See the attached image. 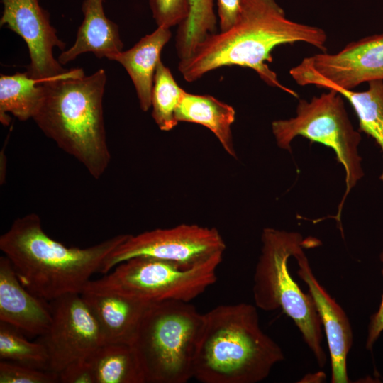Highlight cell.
<instances>
[{
    "mask_svg": "<svg viewBox=\"0 0 383 383\" xmlns=\"http://www.w3.org/2000/svg\"><path fill=\"white\" fill-rule=\"evenodd\" d=\"M380 260L383 263V250L379 255ZM383 274V269L382 270ZM383 331V294L381 304L378 311L374 313L368 326L367 338L366 341V348L371 350L381 333Z\"/></svg>",
    "mask_w": 383,
    "mask_h": 383,
    "instance_id": "29",
    "label": "cell"
},
{
    "mask_svg": "<svg viewBox=\"0 0 383 383\" xmlns=\"http://www.w3.org/2000/svg\"><path fill=\"white\" fill-rule=\"evenodd\" d=\"M241 0H217L220 31H226L236 22Z\"/></svg>",
    "mask_w": 383,
    "mask_h": 383,
    "instance_id": "28",
    "label": "cell"
},
{
    "mask_svg": "<svg viewBox=\"0 0 383 383\" xmlns=\"http://www.w3.org/2000/svg\"><path fill=\"white\" fill-rule=\"evenodd\" d=\"M178 122H189L209 128L218 138L224 150L236 157L231 126L235 118V109L210 95L184 92L175 111Z\"/></svg>",
    "mask_w": 383,
    "mask_h": 383,
    "instance_id": "18",
    "label": "cell"
},
{
    "mask_svg": "<svg viewBox=\"0 0 383 383\" xmlns=\"http://www.w3.org/2000/svg\"><path fill=\"white\" fill-rule=\"evenodd\" d=\"M23 333L0 321V358L20 365L48 370L49 356L45 345L28 340Z\"/></svg>",
    "mask_w": 383,
    "mask_h": 383,
    "instance_id": "24",
    "label": "cell"
},
{
    "mask_svg": "<svg viewBox=\"0 0 383 383\" xmlns=\"http://www.w3.org/2000/svg\"><path fill=\"white\" fill-rule=\"evenodd\" d=\"M297 274L306 284L324 329L330 353L332 383H348V354L352 348L353 331L349 319L336 301L315 277L304 250L294 256Z\"/></svg>",
    "mask_w": 383,
    "mask_h": 383,
    "instance_id": "13",
    "label": "cell"
},
{
    "mask_svg": "<svg viewBox=\"0 0 383 383\" xmlns=\"http://www.w3.org/2000/svg\"><path fill=\"white\" fill-rule=\"evenodd\" d=\"M216 33L213 0H190L187 18L179 26L175 47L179 60L189 57L208 35Z\"/></svg>",
    "mask_w": 383,
    "mask_h": 383,
    "instance_id": "22",
    "label": "cell"
},
{
    "mask_svg": "<svg viewBox=\"0 0 383 383\" xmlns=\"http://www.w3.org/2000/svg\"><path fill=\"white\" fill-rule=\"evenodd\" d=\"M326 89L335 90L348 101L358 118L359 130L372 137L383 154V80L368 82L363 91L333 86Z\"/></svg>",
    "mask_w": 383,
    "mask_h": 383,
    "instance_id": "21",
    "label": "cell"
},
{
    "mask_svg": "<svg viewBox=\"0 0 383 383\" xmlns=\"http://www.w3.org/2000/svg\"><path fill=\"white\" fill-rule=\"evenodd\" d=\"M127 236L117 235L84 248H69L49 236L38 215L32 213L13 221L0 237V250L21 284L51 301L67 294H81Z\"/></svg>",
    "mask_w": 383,
    "mask_h": 383,
    "instance_id": "2",
    "label": "cell"
},
{
    "mask_svg": "<svg viewBox=\"0 0 383 383\" xmlns=\"http://www.w3.org/2000/svg\"><path fill=\"white\" fill-rule=\"evenodd\" d=\"M106 72L85 76L82 69L67 70L42 84L44 95L33 119L64 152L98 179L111 161L104 114Z\"/></svg>",
    "mask_w": 383,
    "mask_h": 383,
    "instance_id": "3",
    "label": "cell"
},
{
    "mask_svg": "<svg viewBox=\"0 0 383 383\" xmlns=\"http://www.w3.org/2000/svg\"><path fill=\"white\" fill-rule=\"evenodd\" d=\"M96 383H145L134 348L128 344L106 343L89 357Z\"/></svg>",
    "mask_w": 383,
    "mask_h": 383,
    "instance_id": "20",
    "label": "cell"
},
{
    "mask_svg": "<svg viewBox=\"0 0 383 383\" xmlns=\"http://www.w3.org/2000/svg\"><path fill=\"white\" fill-rule=\"evenodd\" d=\"M172 37L170 28L158 26L143 37L133 47L113 55L109 60L118 62L126 69L135 87L140 107H151L154 75L161 52Z\"/></svg>",
    "mask_w": 383,
    "mask_h": 383,
    "instance_id": "17",
    "label": "cell"
},
{
    "mask_svg": "<svg viewBox=\"0 0 383 383\" xmlns=\"http://www.w3.org/2000/svg\"><path fill=\"white\" fill-rule=\"evenodd\" d=\"M289 74L299 85L323 89H354L365 82L383 80V33L350 42L335 53L305 57Z\"/></svg>",
    "mask_w": 383,
    "mask_h": 383,
    "instance_id": "10",
    "label": "cell"
},
{
    "mask_svg": "<svg viewBox=\"0 0 383 383\" xmlns=\"http://www.w3.org/2000/svg\"><path fill=\"white\" fill-rule=\"evenodd\" d=\"M184 91L160 60L155 70L151 96L152 116L160 130L169 131L177 125L175 111Z\"/></svg>",
    "mask_w": 383,
    "mask_h": 383,
    "instance_id": "23",
    "label": "cell"
},
{
    "mask_svg": "<svg viewBox=\"0 0 383 383\" xmlns=\"http://www.w3.org/2000/svg\"><path fill=\"white\" fill-rule=\"evenodd\" d=\"M102 331L105 344L131 345L148 303L113 293L82 292Z\"/></svg>",
    "mask_w": 383,
    "mask_h": 383,
    "instance_id": "15",
    "label": "cell"
},
{
    "mask_svg": "<svg viewBox=\"0 0 383 383\" xmlns=\"http://www.w3.org/2000/svg\"><path fill=\"white\" fill-rule=\"evenodd\" d=\"M326 41L323 29L288 19L275 0H241L235 24L226 31L208 35L189 57L179 60L178 70L184 80L193 82L222 67H248L269 86L299 98L268 67L272 52L281 45L302 42L325 52Z\"/></svg>",
    "mask_w": 383,
    "mask_h": 383,
    "instance_id": "1",
    "label": "cell"
},
{
    "mask_svg": "<svg viewBox=\"0 0 383 383\" xmlns=\"http://www.w3.org/2000/svg\"><path fill=\"white\" fill-rule=\"evenodd\" d=\"M57 372L37 369L18 363L0 362V383H57Z\"/></svg>",
    "mask_w": 383,
    "mask_h": 383,
    "instance_id": "25",
    "label": "cell"
},
{
    "mask_svg": "<svg viewBox=\"0 0 383 383\" xmlns=\"http://www.w3.org/2000/svg\"><path fill=\"white\" fill-rule=\"evenodd\" d=\"M344 97L329 89L310 101L299 99L296 116L272 123V130L280 148L291 152V143L296 136L331 148L345 172V192L335 218L340 221L341 211L348 194L364 176L362 158L358 154L361 135L348 117Z\"/></svg>",
    "mask_w": 383,
    "mask_h": 383,
    "instance_id": "8",
    "label": "cell"
},
{
    "mask_svg": "<svg viewBox=\"0 0 383 383\" xmlns=\"http://www.w3.org/2000/svg\"><path fill=\"white\" fill-rule=\"evenodd\" d=\"M3 13L0 26H6L26 43L30 62L27 67L28 75L34 79L48 80L64 74L67 70L53 57L52 50H65L56 30L50 23L49 13L39 4L38 0H1Z\"/></svg>",
    "mask_w": 383,
    "mask_h": 383,
    "instance_id": "12",
    "label": "cell"
},
{
    "mask_svg": "<svg viewBox=\"0 0 383 383\" xmlns=\"http://www.w3.org/2000/svg\"><path fill=\"white\" fill-rule=\"evenodd\" d=\"M104 0H84L82 4L84 20L79 26L74 43L58 57L61 65L74 60L81 54L91 52L98 58L109 59L123 51V44L118 26L106 18Z\"/></svg>",
    "mask_w": 383,
    "mask_h": 383,
    "instance_id": "16",
    "label": "cell"
},
{
    "mask_svg": "<svg viewBox=\"0 0 383 383\" xmlns=\"http://www.w3.org/2000/svg\"><path fill=\"white\" fill-rule=\"evenodd\" d=\"M284 359L279 345L262 330L255 305H219L204 313L193 378L202 383H257Z\"/></svg>",
    "mask_w": 383,
    "mask_h": 383,
    "instance_id": "4",
    "label": "cell"
},
{
    "mask_svg": "<svg viewBox=\"0 0 383 383\" xmlns=\"http://www.w3.org/2000/svg\"><path fill=\"white\" fill-rule=\"evenodd\" d=\"M43 82L30 77L26 71L0 75V121L3 125L8 126L11 121L8 113L22 121L33 118L44 95Z\"/></svg>",
    "mask_w": 383,
    "mask_h": 383,
    "instance_id": "19",
    "label": "cell"
},
{
    "mask_svg": "<svg viewBox=\"0 0 383 383\" xmlns=\"http://www.w3.org/2000/svg\"><path fill=\"white\" fill-rule=\"evenodd\" d=\"M58 374L61 383H96L94 372L88 357L70 363Z\"/></svg>",
    "mask_w": 383,
    "mask_h": 383,
    "instance_id": "27",
    "label": "cell"
},
{
    "mask_svg": "<svg viewBox=\"0 0 383 383\" xmlns=\"http://www.w3.org/2000/svg\"><path fill=\"white\" fill-rule=\"evenodd\" d=\"M204 321L189 302L168 300L148 304L131 344L145 383H186Z\"/></svg>",
    "mask_w": 383,
    "mask_h": 383,
    "instance_id": "6",
    "label": "cell"
},
{
    "mask_svg": "<svg viewBox=\"0 0 383 383\" xmlns=\"http://www.w3.org/2000/svg\"><path fill=\"white\" fill-rule=\"evenodd\" d=\"M261 253L253 277L255 305L265 311L282 309L292 319L320 367L327 361L322 346V323L313 297L305 294L291 276L289 260L318 240L304 239L298 232L264 228Z\"/></svg>",
    "mask_w": 383,
    "mask_h": 383,
    "instance_id": "5",
    "label": "cell"
},
{
    "mask_svg": "<svg viewBox=\"0 0 383 383\" xmlns=\"http://www.w3.org/2000/svg\"><path fill=\"white\" fill-rule=\"evenodd\" d=\"M149 4L157 27L170 28L187 18L190 0H149Z\"/></svg>",
    "mask_w": 383,
    "mask_h": 383,
    "instance_id": "26",
    "label": "cell"
},
{
    "mask_svg": "<svg viewBox=\"0 0 383 383\" xmlns=\"http://www.w3.org/2000/svg\"><path fill=\"white\" fill-rule=\"evenodd\" d=\"M222 257L184 268L177 264L137 257L115 266L104 277L91 279L82 292L113 293L148 304L168 300L190 302L213 285Z\"/></svg>",
    "mask_w": 383,
    "mask_h": 383,
    "instance_id": "7",
    "label": "cell"
},
{
    "mask_svg": "<svg viewBox=\"0 0 383 383\" xmlns=\"http://www.w3.org/2000/svg\"><path fill=\"white\" fill-rule=\"evenodd\" d=\"M0 321L31 335H44L52 322V306L20 282L10 260L0 257Z\"/></svg>",
    "mask_w": 383,
    "mask_h": 383,
    "instance_id": "14",
    "label": "cell"
},
{
    "mask_svg": "<svg viewBox=\"0 0 383 383\" xmlns=\"http://www.w3.org/2000/svg\"><path fill=\"white\" fill-rule=\"evenodd\" d=\"M50 304L52 322L40 341L48 353V370L58 373L70 363L89 357L105 340L81 294H67Z\"/></svg>",
    "mask_w": 383,
    "mask_h": 383,
    "instance_id": "11",
    "label": "cell"
},
{
    "mask_svg": "<svg viewBox=\"0 0 383 383\" xmlns=\"http://www.w3.org/2000/svg\"><path fill=\"white\" fill-rule=\"evenodd\" d=\"M225 250V242L215 228L181 224L136 235L128 234L106 259L99 272L105 274L119 263L137 257H153L192 268L222 257Z\"/></svg>",
    "mask_w": 383,
    "mask_h": 383,
    "instance_id": "9",
    "label": "cell"
}]
</instances>
